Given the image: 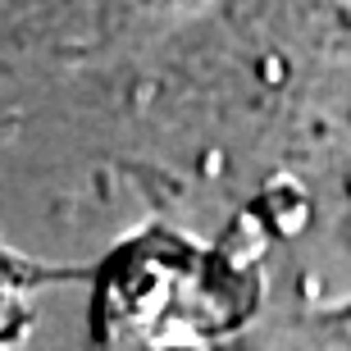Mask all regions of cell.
I'll list each match as a JSON object with an SVG mask.
<instances>
[{"label": "cell", "mask_w": 351, "mask_h": 351, "mask_svg": "<svg viewBox=\"0 0 351 351\" xmlns=\"http://www.w3.org/2000/svg\"><path fill=\"white\" fill-rule=\"evenodd\" d=\"M132 14V0H0V73L101 51Z\"/></svg>", "instance_id": "obj_1"}, {"label": "cell", "mask_w": 351, "mask_h": 351, "mask_svg": "<svg viewBox=\"0 0 351 351\" xmlns=\"http://www.w3.org/2000/svg\"><path fill=\"white\" fill-rule=\"evenodd\" d=\"M137 10H151V5H187V0H132Z\"/></svg>", "instance_id": "obj_2"}]
</instances>
